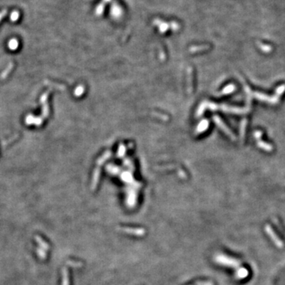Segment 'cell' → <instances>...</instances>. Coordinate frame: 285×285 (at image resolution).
<instances>
[{"instance_id": "obj_11", "label": "cell", "mask_w": 285, "mask_h": 285, "mask_svg": "<svg viewBox=\"0 0 285 285\" xmlns=\"http://www.w3.org/2000/svg\"><path fill=\"white\" fill-rule=\"evenodd\" d=\"M19 18V13L18 11H13L12 12L11 15H10V20L12 22H16Z\"/></svg>"}, {"instance_id": "obj_5", "label": "cell", "mask_w": 285, "mask_h": 285, "mask_svg": "<svg viewBox=\"0 0 285 285\" xmlns=\"http://www.w3.org/2000/svg\"><path fill=\"white\" fill-rule=\"evenodd\" d=\"M35 239H36V240H37V242L40 244V247H41V249H42L41 250H38L37 253H38L39 256H40L41 258H44V257H45V250L49 249V245H48V244H47L45 241L42 240V239L41 238H40V237L36 236Z\"/></svg>"}, {"instance_id": "obj_7", "label": "cell", "mask_w": 285, "mask_h": 285, "mask_svg": "<svg viewBox=\"0 0 285 285\" xmlns=\"http://www.w3.org/2000/svg\"><path fill=\"white\" fill-rule=\"evenodd\" d=\"M44 83H45V85L48 86V87H54V88L58 89V90H65V87H64V86L61 85V84L55 83V82H52L49 80H45L44 81Z\"/></svg>"}, {"instance_id": "obj_6", "label": "cell", "mask_w": 285, "mask_h": 285, "mask_svg": "<svg viewBox=\"0 0 285 285\" xmlns=\"http://www.w3.org/2000/svg\"><path fill=\"white\" fill-rule=\"evenodd\" d=\"M13 67H14L13 63L10 62L8 64V66L5 68V70H4L2 72V74L0 75V78H1V79H6V78H7V76H8L9 74H10V72H11V71L13 70Z\"/></svg>"}, {"instance_id": "obj_13", "label": "cell", "mask_w": 285, "mask_h": 285, "mask_svg": "<svg viewBox=\"0 0 285 285\" xmlns=\"http://www.w3.org/2000/svg\"><path fill=\"white\" fill-rule=\"evenodd\" d=\"M7 10H3V11L0 12V21L2 20L4 16H5L6 14H7Z\"/></svg>"}, {"instance_id": "obj_2", "label": "cell", "mask_w": 285, "mask_h": 285, "mask_svg": "<svg viewBox=\"0 0 285 285\" xmlns=\"http://www.w3.org/2000/svg\"><path fill=\"white\" fill-rule=\"evenodd\" d=\"M265 232L268 234V235L269 236V238L272 239V242H274V244H275L277 247H279V248H282V247H283V243L282 242V241L280 240V238H278V236H277V234L275 233V231L272 230V228L271 227V226H269V225L265 226Z\"/></svg>"}, {"instance_id": "obj_4", "label": "cell", "mask_w": 285, "mask_h": 285, "mask_svg": "<svg viewBox=\"0 0 285 285\" xmlns=\"http://www.w3.org/2000/svg\"><path fill=\"white\" fill-rule=\"evenodd\" d=\"M25 123L28 125L35 124L36 126H40L43 123V119L42 117H37L31 114H29L25 119Z\"/></svg>"}, {"instance_id": "obj_8", "label": "cell", "mask_w": 285, "mask_h": 285, "mask_svg": "<svg viewBox=\"0 0 285 285\" xmlns=\"http://www.w3.org/2000/svg\"><path fill=\"white\" fill-rule=\"evenodd\" d=\"M8 47L10 50H15V49H17L18 47V41L16 39H11V40L9 41Z\"/></svg>"}, {"instance_id": "obj_1", "label": "cell", "mask_w": 285, "mask_h": 285, "mask_svg": "<svg viewBox=\"0 0 285 285\" xmlns=\"http://www.w3.org/2000/svg\"><path fill=\"white\" fill-rule=\"evenodd\" d=\"M50 90H47L45 93L42 94L40 98V104L42 105V119H45L49 117V107L48 104V97H49Z\"/></svg>"}, {"instance_id": "obj_12", "label": "cell", "mask_w": 285, "mask_h": 285, "mask_svg": "<svg viewBox=\"0 0 285 285\" xmlns=\"http://www.w3.org/2000/svg\"><path fill=\"white\" fill-rule=\"evenodd\" d=\"M17 136H18V135H15V136H14V137H13V138H10V140H9V141L3 142V146H6V145H7V144H10V143H11L12 141H13V140H14L15 138H17Z\"/></svg>"}, {"instance_id": "obj_3", "label": "cell", "mask_w": 285, "mask_h": 285, "mask_svg": "<svg viewBox=\"0 0 285 285\" xmlns=\"http://www.w3.org/2000/svg\"><path fill=\"white\" fill-rule=\"evenodd\" d=\"M218 261L220 264L228 265V266L230 267H234V268H239L240 266V263H239V261H237L236 259L226 257V256H220V257H219Z\"/></svg>"}, {"instance_id": "obj_9", "label": "cell", "mask_w": 285, "mask_h": 285, "mask_svg": "<svg viewBox=\"0 0 285 285\" xmlns=\"http://www.w3.org/2000/svg\"><path fill=\"white\" fill-rule=\"evenodd\" d=\"M237 276H238L239 278L241 279L244 278V277H245L246 276H248V271H247L245 268H241L240 269L238 270V272H237Z\"/></svg>"}, {"instance_id": "obj_10", "label": "cell", "mask_w": 285, "mask_h": 285, "mask_svg": "<svg viewBox=\"0 0 285 285\" xmlns=\"http://www.w3.org/2000/svg\"><path fill=\"white\" fill-rule=\"evenodd\" d=\"M63 285H68V277H67V269H63Z\"/></svg>"}]
</instances>
